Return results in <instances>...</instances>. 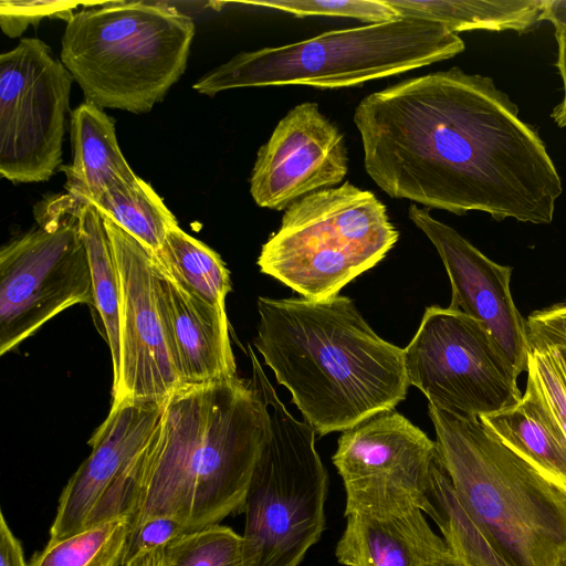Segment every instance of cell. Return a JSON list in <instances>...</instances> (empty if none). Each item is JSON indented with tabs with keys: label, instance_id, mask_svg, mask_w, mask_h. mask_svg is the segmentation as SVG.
<instances>
[{
	"label": "cell",
	"instance_id": "cell-25",
	"mask_svg": "<svg viewBox=\"0 0 566 566\" xmlns=\"http://www.w3.org/2000/svg\"><path fill=\"white\" fill-rule=\"evenodd\" d=\"M154 255L185 290L226 307V296L231 291L230 272L214 250L176 226Z\"/></svg>",
	"mask_w": 566,
	"mask_h": 566
},
{
	"label": "cell",
	"instance_id": "cell-23",
	"mask_svg": "<svg viewBox=\"0 0 566 566\" xmlns=\"http://www.w3.org/2000/svg\"><path fill=\"white\" fill-rule=\"evenodd\" d=\"M422 512L438 525L457 566H512L463 509L440 459L432 469Z\"/></svg>",
	"mask_w": 566,
	"mask_h": 566
},
{
	"label": "cell",
	"instance_id": "cell-12",
	"mask_svg": "<svg viewBox=\"0 0 566 566\" xmlns=\"http://www.w3.org/2000/svg\"><path fill=\"white\" fill-rule=\"evenodd\" d=\"M165 400L112 405L88 440L91 454L61 492L50 541L130 514L145 451L160 421Z\"/></svg>",
	"mask_w": 566,
	"mask_h": 566
},
{
	"label": "cell",
	"instance_id": "cell-3",
	"mask_svg": "<svg viewBox=\"0 0 566 566\" xmlns=\"http://www.w3.org/2000/svg\"><path fill=\"white\" fill-rule=\"evenodd\" d=\"M258 312L253 344L315 433L343 432L406 398L403 349L349 297L260 296Z\"/></svg>",
	"mask_w": 566,
	"mask_h": 566
},
{
	"label": "cell",
	"instance_id": "cell-17",
	"mask_svg": "<svg viewBox=\"0 0 566 566\" xmlns=\"http://www.w3.org/2000/svg\"><path fill=\"white\" fill-rule=\"evenodd\" d=\"M153 263L166 342L181 385L237 377L226 307L185 290L154 254Z\"/></svg>",
	"mask_w": 566,
	"mask_h": 566
},
{
	"label": "cell",
	"instance_id": "cell-7",
	"mask_svg": "<svg viewBox=\"0 0 566 566\" xmlns=\"http://www.w3.org/2000/svg\"><path fill=\"white\" fill-rule=\"evenodd\" d=\"M250 356L269 429L243 507V566H298L325 530L328 475L314 429L286 409L252 350Z\"/></svg>",
	"mask_w": 566,
	"mask_h": 566
},
{
	"label": "cell",
	"instance_id": "cell-22",
	"mask_svg": "<svg viewBox=\"0 0 566 566\" xmlns=\"http://www.w3.org/2000/svg\"><path fill=\"white\" fill-rule=\"evenodd\" d=\"M75 203V216L91 268L94 310L102 322L104 338L109 347L115 384L120 366L118 274L103 217L87 202Z\"/></svg>",
	"mask_w": 566,
	"mask_h": 566
},
{
	"label": "cell",
	"instance_id": "cell-9",
	"mask_svg": "<svg viewBox=\"0 0 566 566\" xmlns=\"http://www.w3.org/2000/svg\"><path fill=\"white\" fill-rule=\"evenodd\" d=\"M75 201L57 197L36 209L38 228L0 250V355L76 304L94 308L92 274Z\"/></svg>",
	"mask_w": 566,
	"mask_h": 566
},
{
	"label": "cell",
	"instance_id": "cell-5",
	"mask_svg": "<svg viewBox=\"0 0 566 566\" xmlns=\"http://www.w3.org/2000/svg\"><path fill=\"white\" fill-rule=\"evenodd\" d=\"M196 27L166 2L115 1L75 12L60 60L97 107L148 113L187 69Z\"/></svg>",
	"mask_w": 566,
	"mask_h": 566
},
{
	"label": "cell",
	"instance_id": "cell-29",
	"mask_svg": "<svg viewBox=\"0 0 566 566\" xmlns=\"http://www.w3.org/2000/svg\"><path fill=\"white\" fill-rule=\"evenodd\" d=\"M82 3L78 1H0V27L9 38H18L43 19H61L67 22Z\"/></svg>",
	"mask_w": 566,
	"mask_h": 566
},
{
	"label": "cell",
	"instance_id": "cell-8",
	"mask_svg": "<svg viewBox=\"0 0 566 566\" xmlns=\"http://www.w3.org/2000/svg\"><path fill=\"white\" fill-rule=\"evenodd\" d=\"M398 237L375 193L345 181L290 206L256 264L302 297L321 301L378 264Z\"/></svg>",
	"mask_w": 566,
	"mask_h": 566
},
{
	"label": "cell",
	"instance_id": "cell-24",
	"mask_svg": "<svg viewBox=\"0 0 566 566\" xmlns=\"http://www.w3.org/2000/svg\"><path fill=\"white\" fill-rule=\"evenodd\" d=\"M87 203L154 254L161 249L168 231L179 226L159 195L140 177L133 184L106 189Z\"/></svg>",
	"mask_w": 566,
	"mask_h": 566
},
{
	"label": "cell",
	"instance_id": "cell-18",
	"mask_svg": "<svg viewBox=\"0 0 566 566\" xmlns=\"http://www.w3.org/2000/svg\"><path fill=\"white\" fill-rule=\"evenodd\" d=\"M335 556L345 566H454L443 537L418 507L345 516Z\"/></svg>",
	"mask_w": 566,
	"mask_h": 566
},
{
	"label": "cell",
	"instance_id": "cell-36",
	"mask_svg": "<svg viewBox=\"0 0 566 566\" xmlns=\"http://www.w3.org/2000/svg\"><path fill=\"white\" fill-rule=\"evenodd\" d=\"M122 566H168L165 546L140 553Z\"/></svg>",
	"mask_w": 566,
	"mask_h": 566
},
{
	"label": "cell",
	"instance_id": "cell-30",
	"mask_svg": "<svg viewBox=\"0 0 566 566\" xmlns=\"http://www.w3.org/2000/svg\"><path fill=\"white\" fill-rule=\"evenodd\" d=\"M527 375L535 381L553 417L566 436V384L548 349L531 347Z\"/></svg>",
	"mask_w": 566,
	"mask_h": 566
},
{
	"label": "cell",
	"instance_id": "cell-4",
	"mask_svg": "<svg viewBox=\"0 0 566 566\" xmlns=\"http://www.w3.org/2000/svg\"><path fill=\"white\" fill-rule=\"evenodd\" d=\"M439 459L473 522L512 566L566 558V492L501 441L479 418L432 405Z\"/></svg>",
	"mask_w": 566,
	"mask_h": 566
},
{
	"label": "cell",
	"instance_id": "cell-16",
	"mask_svg": "<svg viewBox=\"0 0 566 566\" xmlns=\"http://www.w3.org/2000/svg\"><path fill=\"white\" fill-rule=\"evenodd\" d=\"M408 216L434 245L451 283L449 308L480 322L517 374L527 371L531 345L526 321L515 306L512 268L490 260L427 208L409 206Z\"/></svg>",
	"mask_w": 566,
	"mask_h": 566
},
{
	"label": "cell",
	"instance_id": "cell-32",
	"mask_svg": "<svg viewBox=\"0 0 566 566\" xmlns=\"http://www.w3.org/2000/svg\"><path fill=\"white\" fill-rule=\"evenodd\" d=\"M526 327L531 347H566V302L532 313Z\"/></svg>",
	"mask_w": 566,
	"mask_h": 566
},
{
	"label": "cell",
	"instance_id": "cell-21",
	"mask_svg": "<svg viewBox=\"0 0 566 566\" xmlns=\"http://www.w3.org/2000/svg\"><path fill=\"white\" fill-rule=\"evenodd\" d=\"M399 17L430 20L457 33L531 31L543 21L545 0H382Z\"/></svg>",
	"mask_w": 566,
	"mask_h": 566
},
{
	"label": "cell",
	"instance_id": "cell-2",
	"mask_svg": "<svg viewBox=\"0 0 566 566\" xmlns=\"http://www.w3.org/2000/svg\"><path fill=\"white\" fill-rule=\"evenodd\" d=\"M268 429L251 380L180 386L146 448L130 530L166 516L196 531L243 513Z\"/></svg>",
	"mask_w": 566,
	"mask_h": 566
},
{
	"label": "cell",
	"instance_id": "cell-37",
	"mask_svg": "<svg viewBox=\"0 0 566 566\" xmlns=\"http://www.w3.org/2000/svg\"><path fill=\"white\" fill-rule=\"evenodd\" d=\"M549 350L552 354L557 368L559 369L564 381L566 384V347L563 346H553V347H543Z\"/></svg>",
	"mask_w": 566,
	"mask_h": 566
},
{
	"label": "cell",
	"instance_id": "cell-11",
	"mask_svg": "<svg viewBox=\"0 0 566 566\" xmlns=\"http://www.w3.org/2000/svg\"><path fill=\"white\" fill-rule=\"evenodd\" d=\"M73 77L50 46L22 38L0 55V175L42 182L60 169Z\"/></svg>",
	"mask_w": 566,
	"mask_h": 566
},
{
	"label": "cell",
	"instance_id": "cell-6",
	"mask_svg": "<svg viewBox=\"0 0 566 566\" xmlns=\"http://www.w3.org/2000/svg\"><path fill=\"white\" fill-rule=\"evenodd\" d=\"M464 49L463 40L441 23L400 17L240 52L201 76L193 90L213 97L243 87H349L451 59Z\"/></svg>",
	"mask_w": 566,
	"mask_h": 566
},
{
	"label": "cell",
	"instance_id": "cell-31",
	"mask_svg": "<svg viewBox=\"0 0 566 566\" xmlns=\"http://www.w3.org/2000/svg\"><path fill=\"white\" fill-rule=\"evenodd\" d=\"M186 532L189 531L170 517L156 516L144 521L129 531L122 565L140 553L166 546Z\"/></svg>",
	"mask_w": 566,
	"mask_h": 566
},
{
	"label": "cell",
	"instance_id": "cell-33",
	"mask_svg": "<svg viewBox=\"0 0 566 566\" xmlns=\"http://www.w3.org/2000/svg\"><path fill=\"white\" fill-rule=\"evenodd\" d=\"M0 566H28L21 543L12 533L2 511L0 514Z\"/></svg>",
	"mask_w": 566,
	"mask_h": 566
},
{
	"label": "cell",
	"instance_id": "cell-35",
	"mask_svg": "<svg viewBox=\"0 0 566 566\" xmlns=\"http://www.w3.org/2000/svg\"><path fill=\"white\" fill-rule=\"evenodd\" d=\"M543 20L555 29L566 28V0H545Z\"/></svg>",
	"mask_w": 566,
	"mask_h": 566
},
{
	"label": "cell",
	"instance_id": "cell-38",
	"mask_svg": "<svg viewBox=\"0 0 566 566\" xmlns=\"http://www.w3.org/2000/svg\"><path fill=\"white\" fill-rule=\"evenodd\" d=\"M557 566H566V558L560 560Z\"/></svg>",
	"mask_w": 566,
	"mask_h": 566
},
{
	"label": "cell",
	"instance_id": "cell-26",
	"mask_svg": "<svg viewBox=\"0 0 566 566\" xmlns=\"http://www.w3.org/2000/svg\"><path fill=\"white\" fill-rule=\"evenodd\" d=\"M130 531L128 515L49 541L28 566H122Z\"/></svg>",
	"mask_w": 566,
	"mask_h": 566
},
{
	"label": "cell",
	"instance_id": "cell-14",
	"mask_svg": "<svg viewBox=\"0 0 566 566\" xmlns=\"http://www.w3.org/2000/svg\"><path fill=\"white\" fill-rule=\"evenodd\" d=\"M119 281L120 366L112 405L163 401L181 385L159 313L153 253L103 217Z\"/></svg>",
	"mask_w": 566,
	"mask_h": 566
},
{
	"label": "cell",
	"instance_id": "cell-39",
	"mask_svg": "<svg viewBox=\"0 0 566 566\" xmlns=\"http://www.w3.org/2000/svg\"><path fill=\"white\" fill-rule=\"evenodd\" d=\"M455 566V565H454Z\"/></svg>",
	"mask_w": 566,
	"mask_h": 566
},
{
	"label": "cell",
	"instance_id": "cell-27",
	"mask_svg": "<svg viewBox=\"0 0 566 566\" xmlns=\"http://www.w3.org/2000/svg\"><path fill=\"white\" fill-rule=\"evenodd\" d=\"M165 555L168 566H243V539L217 523L176 537Z\"/></svg>",
	"mask_w": 566,
	"mask_h": 566
},
{
	"label": "cell",
	"instance_id": "cell-20",
	"mask_svg": "<svg viewBox=\"0 0 566 566\" xmlns=\"http://www.w3.org/2000/svg\"><path fill=\"white\" fill-rule=\"evenodd\" d=\"M501 441L566 492V436L527 375L517 403L479 418Z\"/></svg>",
	"mask_w": 566,
	"mask_h": 566
},
{
	"label": "cell",
	"instance_id": "cell-1",
	"mask_svg": "<svg viewBox=\"0 0 566 566\" xmlns=\"http://www.w3.org/2000/svg\"><path fill=\"white\" fill-rule=\"evenodd\" d=\"M364 167L389 197L455 214L548 224L562 180L537 130L489 76L451 67L356 106Z\"/></svg>",
	"mask_w": 566,
	"mask_h": 566
},
{
	"label": "cell",
	"instance_id": "cell-15",
	"mask_svg": "<svg viewBox=\"0 0 566 566\" xmlns=\"http://www.w3.org/2000/svg\"><path fill=\"white\" fill-rule=\"evenodd\" d=\"M347 172L343 133L316 103L304 102L287 112L259 148L250 193L261 208L286 210L311 193L339 186Z\"/></svg>",
	"mask_w": 566,
	"mask_h": 566
},
{
	"label": "cell",
	"instance_id": "cell-28",
	"mask_svg": "<svg viewBox=\"0 0 566 566\" xmlns=\"http://www.w3.org/2000/svg\"><path fill=\"white\" fill-rule=\"evenodd\" d=\"M250 4L265 7L296 17H339L363 22L380 23L400 18L399 14L382 0H269L255 1Z\"/></svg>",
	"mask_w": 566,
	"mask_h": 566
},
{
	"label": "cell",
	"instance_id": "cell-19",
	"mask_svg": "<svg viewBox=\"0 0 566 566\" xmlns=\"http://www.w3.org/2000/svg\"><path fill=\"white\" fill-rule=\"evenodd\" d=\"M70 120L73 160L60 170L72 199L91 202L111 187L138 180L118 146L113 117L84 101L71 112Z\"/></svg>",
	"mask_w": 566,
	"mask_h": 566
},
{
	"label": "cell",
	"instance_id": "cell-13",
	"mask_svg": "<svg viewBox=\"0 0 566 566\" xmlns=\"http://www.w3.org/2000/svg\"><path fill=\"white\" fill-rule=\"evenodd\" d=\"M439 453L436 440L395 409L342 432L332 461L346 493L344 516L422 511Z\"/></svg>",
	"mask_w": 566,
	"mask_h": 566
},
{
	"label": "cell",
	"instance_id": "cell-10",
	"mask_svg": "<svg viewBox=\"0 0 566 566\" xmlns=\"http://www.w3.org/2000/svg\"><path fill=\"white\" fill-rule=\"evenodd\" d=\"M403 358L409 385L429 405L455 415H492L523 396L516 382L520 375L489 331L449 307L426 308Z\"/></svg>",
	"mask_w": 566,
	"mask_h": 566
},
{
	"label": "cell",
	"instance_id": "cell-34",
	"mask_svg": "<svg viewBox=\"0 0 566 566\" xmlns=\"http://www.w3.org/2000/svg\"><path fill=\"white\" fill-rule=\"evenodd\" d=\"M558 45L556 66L563 81V101L554 108L552 118L558 127L566 128V28L555 29Z\"/></svg>",
	"mask_w": 566,
	"mask_h": 566
}]
</instances>
